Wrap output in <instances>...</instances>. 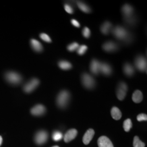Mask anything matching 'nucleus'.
<instances>
[{
    "instance_id": "nucleus-4",
    "label": "nucleus",
    "mask_w": 147,
    "mask_h": 147,
    "mask_svg": "<svg viewBox=\"0 0 147 147\" xmlns=\"http://www.w3.org/2000/svg\"><path fill=\"white\" fill-rule=\"evenodd\" d=\"M81 79L82 84L86 88L92 89L94 87L95 85L94 79L88 74H83Z\"/></svg>"
},
{
    "instance_id": "nucleus-31",
    "label": "nucleus",
    "mask_w": 147,
    "mask_h": 147,
    "mask_svg": "<svg viewBox=\"0 0 147 147\" xmlns=\"http://www.w3.org/2000/svg\"><path fill=\"white\" fill-rule=\"evenodd\" d=\"M137 119L138 121H147V115L144 113H141L138 115L137 117Z\"/></svg>"
},
{
    "instance_id": "nucleus-34",
    "label": "nucleus",
    "mask_w": 147,
    "mask_h": 147,
    "mask_svg": "<svg viewBox=\"0 0 147 147\" xmlns=\"http://www.w3.org/2000/svg\"><path fill=\"white\" fill-rule=\"evenodd\" d=\"M2 137L0 136V146L2 144Z\"/></svg>"
},
{
    "instance_id": "nucleus-5",
    "label": "nucleus",
    "mask_w": 147,
    "mask_h": 147,
    "mask_svg": "<svg viewBox=\"0 0 147 147\" xmlns=\"http://www.w3.org/2000/svg\"><path fill=\"white\" fill-rule=\"evenodd\" d=\"M127 89V86L125 83L121 82L118 84L117 90V96L119 100H123L124 99L126 96Z\"/></svg>"
},
{
    "instance_id": "nucleus-19",
    "label": "nucleus",
    "mask_w": 147,
    "mask_h": 147,
    "mask_svg": "<svg viewBox=\"0 0 147 147\" xmlns=\"http://www.w3.org/2000/svg\"><path fill=\"white\" fill-rule=\"evenodd\" d=\"M132 99L135 103H140L143 100L142 93L139 90H136L134 92L132 96Z\"/></svg>"
},
{
    "instance_id": "nucleus-35",
    "label": "nucleus",
    "mask_w": 147,
    "mask_h": 147,
    "mask_svg": "<svg viewBox=\"0 0 147 147\" xmlns=\"http://www.w3.org/2000/svg\"><path fill=\"white\" fill-rule=\"evenodd\" d=\"M59 147L58 146H53V147Z\"/></svg>"
},
{
    "instance_id": "nucleus-24",
    "label": "nucleus",
    "mask_w": 147,
    "mask_h": 147,
    "mask_svg": "<svg viewBox=\"0 0 147 147\" xmlns=\"http://www.w3.org/2000/svg\"><path fill=\"white\" fill-rule=\"evenodd\" d=\"M77 4H78V6L79 7V8L81 11H84V13H88L90 11V8L84 3L78 2Z\"/></svg>"
},
{
    "instance_id": "nucleus-23",
    "label": "nucleus",
    "mask_w": 147,
    "mask_h": 147,
    "mask_svg": "<svg viewBox=\"0 0 147 147\" xmlns=\"http://www.w3.org/2000/svg\"><path fill=\"white\" fill-rule=\"evenodd\" d=\"M132 126L131 121L130 119H127L123 123V128L125 131L128 132L130 130Z\"/></svg>"
},
{
    "instance_id": "nucleus-33",
    "label": "nucleus",
    "mask_w": 147,
    "mask_h": 147,
    "mask_svg": "<svg viewBox=\"0 0 147 147\" xmlns=\"http://www.w3.org/2000/svg\"><path fill=\"white\" fill-rule=\"evenodd\" d=\"M71 23L75 27H80V23L75 19H72L71 20Z\"/></svg>"
},
{
    "instance_id": "nucleus-28",
    "label": "nucleus",
    "mask_w": 147,
    "mask_h": 147,
    "mask_svg": "<svg viewBox=\"0 0 147 147\" xmlns=\"http://www.w3.org/2000/svg\"><path fill=\"white\" fill-rule=\"evenodd\" d=\"M87 49H88V47L86 45H82L79 46L78 49H77V52L80 55H84V53L86 52Z\"/></svg>"
},
{
    "instance_id": "nucleus-30",
    "label": "nucleus",
    "mask_w": 147,
    "mask_h": 147,
    "mask_svg": "<svg viewBox=\"0 0 147 147\" xmlns=\"http://www.w3.org/2000/svg\"><path fill=\"white\" fill-rule=\"evenodd\" d=\"M82 34H83V36H84L85 38H88L90 37V30H89L88 27H85L83 29Z\"/></svg>"
},
{
    "instance_id": "nucleus-9",
    "label": "nucleus",
    "mask_w": 147,
    "mask_h": 147,
    "mask_svg": "<svg viewBox=\"0 0 147 147\" xmlns=\"http://www.w3.org/2000/svg\"><path fill=\"white\" fill-rule=\"evenodd\" d=\"M46 111V109L44 106L40 104L36 105L34 106L31 110V113L33 116H42L45 113Z\"/></svg>"
},
{
    "instance_id": "nucleus-29",
    "label": "nucleus",
    "mask_w": 147,
    "mask_h": 147,
    "mask_svg": "<svg viewBox=\"0 0 147 147\" xmlns=\"http://www.w3.org/2000/svg\"><path fill=\"white\" fill-rule=\"evenodd\" d=\"M40 38L42 39V40L46 42H51V39L50 38V37H49L47 34L42 33L40 34Z\"/></svg>"
},
{
    "instance_id": "nucleus-8",
    "label": "nucleus",
    "mask_w": 147,
    "mask_h": 147,
    "mask_svg": "<svg viewBox=\"0 0 147 147\" xmlns=\"http://www.w3.org/2000/svg\"><path fill=\"white\" fill-rule=\"evenodd\" d=\"M48 134L45 131H39L38 132L34 138L35 142L38 145H42L47 141Z\"/></svg>"
},
{
    "instance_id": "nucleus-7",
    "label": "nucleus",
    "mask_w": 147,
    "mask_h": 147,
    "mask_svg": "<svg viewBox=\"0 0 147 147\" xmlns=\"http://www.w3.org/2000/svg\"><path fill=\"white\" fill-rule=\"evenodd\" d=\"M135 65L137 69L141 71H146L147 70V60L144 57L139 56L135 60Z\"/></svg>"
},
{
    "instance_id": "nucleus-10",
    "label": "nucleus",
    "mask_w": 147,
    "mask_h": 147,
    "mask_svg": "<svg viewBox=\"0 0 147 147\" xmlns=\"http://www.w3.org/2000/svg\"><path fill=\"white\" fill-rule=\"evenodd\" d=\"M99 147H114L110 140L106 136H101L98 140Z\"/></svg>"
},
{
    "instance_id": "nucleus-13",
    "label": "nucleus",
    "mask_w": 147,
    "mask_h": 147,
    "mask_svg": "<svg viewBox=\"0 0 147 147\" xmlns=\"http://www.w3.org/2000/svg\"><path fill=\"white\" fill-rule=\"evenodd\" d=\"M102 49L107 52H113L117 50L118 45L115 42L110 41L105 42L102 45Z\"/></svg>"
},
{
    "instance_id": "nucleus-3",
    "label": "nucleus",
    "mask_w": 147,
    "mask_h": 147,
    "mask_svg": "<svg viewBox=\"0 0 147 147\" xmlns=\"http://www.w3.org/2000/svg\"><path fill=\"white\" fill-rule=\"evenodd\" d=\"M5 79L11 84H19L22 81V77L19 74L14 71H9L5 74Z\"/></svg>"
},
{
    "instance_id": "nucleus-12",
    "label": "nucleus",
    "mask_w": 147,
    "mask_h": 147,
    "mask_svg": "<svg viewBox=\"0 0 147 147\" xmlns=\"http://www.w3.org/2000/svg\"><path fill=\"white\" fill-rule=\"evenodd\" d=\"M99 71L102 74H104V75H106V76L110 75L112 72L111 67L109 64L106 63H100Z\"/></svg>"
},
{
    "instance_id": "nucleus-27",
    "label": "nucleus",
    "mask_w": 147,
    "mask_h": 147,
    "mask_svg": "<svg viewBox=\"0 0 147 147\" xmlns=\"http://www.w3.org/2000/svg\"><path fill=\"white\" fill-rule=\"evenodd\" d=\"M79 47V44L76 42H74L70 44H69L67 47V49L69 51L73 52L75 50H76L78 47Z\"/></svg>"
},
{
    "instance_id": "nucleus-2",
    "label": "nucleus",
    "mask_w": 147,
    "mask_h": 147,
    "mask_svg": "<svg viewBox=\"0 0 147 147\" xmlns=\"http://www.w3.org/2000/svg\"><path fill=\"white\" fill-rule=\"evenodd\" d=\"M113 34L121 40H126L129 38V33L125 28L117 26L115 27L112 31Z\"/></svg>"
},
{
    "instance_id": "nucleus-14",
    "label": "nucleus",
    "mask_w": 147,
    "mask_h": 147,
    "mask_svg": "<svg viewBox=\"0 0 147 147\" xmlns=\"http://www.w3.org/2000/svg\"><path fill=\"white\" fill-rule=\"evenodd\" d=\"M94 135V131L92 129H89L85 133L83 137V142L84 144H88L91 140L93 139Z\"/></svg>"
},
{
    "instance_id": "nucleus-32",
    "label": "nucleus",
    "mask_w": 147,
    "mask_h": 147,
    "mask_svg": "<svg viewBox=\"0 0 147 147\" xmlns=\"http://www.w3.org/2000/svg\"><path fill=\"white\" fill-rule=\"evenodd\" d=\"M64 9L65 11L69 14H73L74 12L73 8L71 7V5L68 4H65Z\"/></svg>"
},
{
    "instance_id": "nucleus-21",
    "label": "nucleus",
    "mask_w": 147,
    "mask_h": 147,
    "mask_svg": "<svg viewBox=\"0 0 147 147\" xmlns=\"http://www.w3.org/2000/svg\"><path fill=\"white\" fill-rule=\"evenodd\" d=\"M111 27H112V24L109 21H106L101 26L100 30L103 34H107L110 32Z\"/></svg>"
},
{
    "instance_id": "nucleus-20",
    "label": "nucleus",
    "mask_w": 147,
    "mask_h": 147,
    "mask_svg": "<svg viewBox=\"0 0 147 147\" xmlns=\"http://www.w3.org/2000/svg\"><path fill=\"white\" fill-rule=\"evenodd\" d=\"M111 113L112 118L116 121L120 119L121 117V113L120 110L117 107H113L111 111Z\"/></svg>"
},
{
    "instance_id": "nucleus-25",
    "label": "nucleus",
    "mask_w": 147,
    "mask_h": 147,
    "mask_svg": "<svg viewBox=\"0 0 147 147\" xmlns=\"http://www.w3.org/2000/svg\"><path fill=\"white\" fill-rule=\"evenodd\" d=\"M133 146L134 147H144L145 144L139 139L138 137L135 136L134 138Z\"/></svg>"
},
{
    "instance_id": "nucleus-18",
    "label": "nucleus",
    "mask_w": 147,
    "mask_h": 147,
    "mask_svg": "<svg viewBox=\"0 0 147 147\" xmlns=\"http://www.w3.org/2000/svg\"><path fill=\"white\" fill-rule=\"evenodd\" d=\"M134 9L131 5L126 4L123 5L122 8V12L124 16V17H129L132 16Z\"/></svg>"
},
{
    "instance_id": "nucleus-1",
    "label": "nucleus",
    "mask_w": 147,
    "mask_h": 147,
    "mask_svg": "<svg viewBox=\"0 0 147 147\" xmlns=\"http://www.w3.org/2000/svg\"><path fill=\"white\" fill-rule=\"evenodd\" d=\"M70 95L67 90H63L61 91L57 97V104L58 107L63 109L66 107L70 100Z\"/></svg>"
},
{
    "instance_id": "nucleus-22",
    "label": "nucleus",
    "mask_w": 147,
    "mask_h": 147,
    "mask_svg": "<svg viewBox=\"0 0 147 147\" xmlns=\"http://www.w3.org/2000/svg\"><path fill=\"white\" fill-rule=\"evenodd\" d=\"M58 66L60 68L63 70H69L71 68L72 65L71 63L66 61H61L58 63Z\"/></svg>"
},
{
    "instance_id": "nucleus-26",
    "label": "nucleus",
    "mask_w": 147,
    "mask_h": 147,
    "mask_svg": "<svg viewBox=\"0 0 147 147\" xmlns=\"http://www.w3.org/2000/svg\"><path fill=\"white\" fill-rule=\"evenodd\" d=\"M63 138V135L61 132L56 131L53 132V139L55 141H59Z\"/></svg>"
},
{
    "instance_id": "nucleus-11",
    "label": "nucleus",
    "mask_w": 147,
    "mask_h": 147,
    "mask_svg": "<svg viewBox=\"0 0 147 147\" xmlns=\"http://www.w3.org/2000/svg\"><path fill=\"white\" fill-rule=\"evenodd\" d=\"M78 134V131L76 129H72L68 130L66 132L64 137V141L66 143H68L71 141L73 140L76 136Z\"/></svg>"
},
{
    "instance_id": "nucleus-17",
    "label": "nucleus",
    "mask_w": 147,
    "mask_h": 147,
    "mask_svg": "<svg viewBox=\"0 0 147 147\" xmlns=\"http://www.w3.org/2000/svg\"><path fill=\"white\" fill-rule=\"evenodd\" d=\"M31 45L32 49L36 52L39 53L42 51L43 47L42 45L39 41L36 39H31Z\"/></svg>"
},
{
    "instance_id": "nucleus-15",
    "label": "nucleus",
    "mask_w": 147,
    "mask_h": 147,
    "mask_svg": "<svg viewBox=\"0 0 147 147\" xmlns=\"http://www.w3.org/2000/svg\"><path fill=\"white\" fill-rule=\"evenodd\" d=\"M100 62L96 59H93L90 63V69L92 73L94 75H98L100 72Z\"/></svg>"
},
{
    "instance_id": "nucleus-6",
    "label": "nucleus",
    "mask_w": 147,
    "mask_h": 147,
    "mask_svg": "<svg viewBox=\"0 0 147 147\" xmlns=\"http://www.w3.org/2000/svg\"><path fill=\"white\" fill-rule=\"evenodd\" d=\"M40 83L39 80L37 79H32L24 86V90L27 93H31L37 88Z\"/></svg>"
},
{
    "instance_id": "nucleus-16",
    "label": "nucleus",
    "mask_w": 147,
    "mask_h": 147,
    "mask_svg": "<svg viewBox=\"0 0 147 147\" xmlns=\"http://www.w3.org/2000/svg\"><path fill=\"white\" fill-rule=\"evenodd\" d=\"M123 71L124 74L127 76H131L135 73L134 67L129 63H126L124 64Z\"/></svg>"
}]
</instances>
